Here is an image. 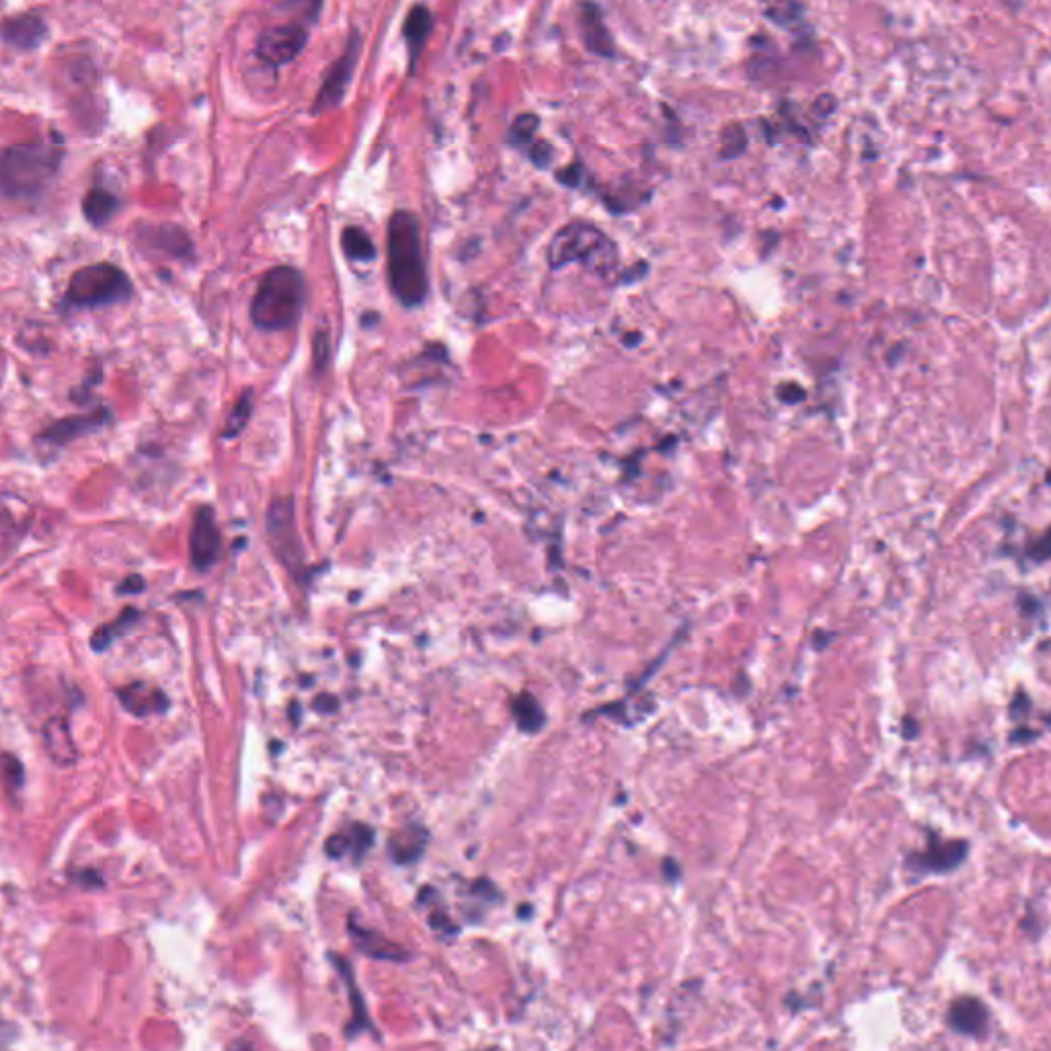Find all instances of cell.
I'll return each mask as SVG.
<instances>
[{
    "label": "cell",
    "mask_w": 1051,
    "mask_h": 1051,
    "mask_svg": "<svg viewBox=\"0 0 1051 1051\" xmlns=\"http://www.w3.org/2000/svg\"><path fill=\"white\" fill-rule=\"evenodd\" d=\"M386 267L393 296L405 306L423 304L430 292L427 265L421 247V226L413 212L397 210L386 228Z\"/></svg>",
    "instance_id": "cell-1"
},
{
    "label": "cell",
    "mask_w": 1051,
    "mask_h": 1051,
    "mask_svg": "<svg viewBox=\"0 0 1051 1051\" xmlns=\"http://www.w3.org/2000/svg\"><path fill=\"white\" fill-rule=\"evenodd\" d=\"M304 302L306 280L300 269L292 265H276L267 269L259 280L249 315L253 325L261 331H286L300 321Z\"/></svg>",
    "instance_id": "cell-2"
},
{
    "label": "cell",
    "mask_w": 1051,
    "mask_h": 1051,
    "mask_svg": "<svg viewBox=\"0 0 1051 1051\" xmlns=\"http://www.w3.org/2000/svg\"><path fill=\"white\" fill-rule=\"evenodd\" d=\"M64 150L52 142H23L7 146L0 165L3 196L7 200H33L56 177Z\"/></svg>",
    "instance_id": "cell-3"
},
{
    "label": "cell",
    "mask_w": 1051,
    "mask_h": 1051,
    "mask_svg": "<svg viewBox=\"0 0 1051 1051\" xmlns=\"http://www.w3.org/2000/svg\"><path fill=\"white\" fill-rule=\"evenodd\" d=\"M547 259L553 269L579 263L602 278H612L616 276L620 253L602 228L575 220L565 224L551 239Z\"/></svg>",
    "instance_id": "cell-4"
},
{
    "label": "cell",
    "mask_w": 1051,
    "mask_h": 1051,
    "mask_svg": "<svg viewBox=\"0 0 1051 1051\" xmlns=\"http://www.w3.org/2000/svg\"><path fill=\"white\" fill-rule=\"evenodd\" d=\"M132 282L126 271L113 263H91L74 271L64 300L74 308H101L132 298Z\"/></svg>",
    "instance_id": "cell-5"
},
{
    "label": "cell",
    "mask_w": 1051,
    "mask_h": 1051,
    "mask_svg": "<svg viewBox=\"0 0 1051 1051\" xmlns=\"http://www.w3.org/2000/svg\"><path fill=\"white\" fill-rule=\"evenodd\" d=\"M267 536L284 567L298 575L304 569V549L296 528L292 499H276L269 505Z\"/></svg>",
    "instance_id": "cell-6"
},
{
    "label": "cell",
    "mask_w": 1051,
    "mask_h": 1051,
    "mask_svg": "<svg viewBox=\"0 0 1051 1051\" xmlns=\"http://www.w3.org/2000/svg\"><path fill=\"white\" fill-rule=\"evenodd\" d=\"M969 856L967 840H945L939 834H930L926 848L912 850L906 859L908 871L914 875H947L959 869Z\"/></svg>",
    "instance_id": "cell-7"
},
{
    "label": "cell",
    "mask_w": 1051,
    "mask_h": 1051,
    "mask_svg": "<svg viewBox=\"0 0 1051 1051\" xmlns=\"http://www.w3.org/2000/svg\"><path fill=\"white\" fill-rule=\"evenodd\" d=\"M345 52L331 64V68L327 70L325 79H323V85L317 93V99L313 103V111L315 115L339 105L345 97V91L349 87V83H352V76L356 72V66H358V60H360V54H362V37L360 33L354 29L352 33H349L347 37V44L343 48Z\"/></svg>",
    "instance_id": "cell-8"
},
{
    "label": "cell",
    "mask_w": 1051,
    "mask_h": 1051,
    "mask_svg": "<svg viewBox=\"0 0 1051 1051\" xmlns=\"http://www.w3.org/2000/svg\"><path fill=\"white\" fill-rule=\"evenodd\" d=\"M308 42V29L300 23H284L265 29L255 46V56L269 66H286Z\"/></svg>",
    "instance_id": "cell-9"
},
{
    "label": "cell",
    "mask_w": 1051,
    "mask_h": 1051,
    "mask_svg": "<svg viewBox=\"0 0 1051 1051\" xmlns=\"http://www.w3.org/2000/svg\"><path fill=\"white\" fill-rule=\"evenodd\" d=\"M189 551H191L193 567L200 571H208L220 559L222 538L216 526V514L210 505H202V508L196 512V518H193L191 536H189Z\"/></svg>",
    "instance_id": "cell-10"
},
{
    "label": "cell",
    "mask_w": 1051,
    "mask_h": 1051,
    "mask_svg": "<svg viewBox=\"0 0 1051 1051\" xmlns=\"http://www.w3.org/2000/svg\"><path fill=\"white\" fill-rule=\"evenodd\" d=\"M947 1023L959 1035L982 1039L990 1027V1012L980 998L959 996L949 1004Z\"/></svg>",
    "instance_id": "cell-11"
},
{
    "label": "cell",
    "mask_w": 1051,
    "mask_h": 1051,
    "mask_svg": "<svg viewBox=\"0 0 1051 1051\" xmlns=\"http://www.w3.org/2000/svg\"><path fill=\"white\" fill-rule=\"evenodd\" d=\"M48 37L46 21L35 13H21L7 17L3 23V40L7 46L19 52H33L40 48Z\"/></svg>",
    "instance_id": "cell-12"
},
{
    "label": "cell",
    "mask_w": 1051,
    "mask_h": 1051,
    "mask_svg": "<svg viewBox=\"0 0 1051 1051\" xmlns=\"http://www.w3.org/2000/svg\"><path fill=\"white\" fill-rule=\"evenodd\" d=\"M140 239L150 247L163 251L169 257L185 259L193 253V243L187 232L177 224H148L140 230Z\"/></svg>",
    "instance_id": "cell-13"
},
{
    "label": "cell",
    "mask_w": 1051,
    "mask_h": 1051,
    "mask_svg": "<svg viewBox=\"0 0 1051 1051\" xmlns=\"http://www.w3.org/2000/svg\"><path fill=\"white\" fill-rule=\"evenodd\" d=\"M118 698L126 711H130L136 717L146 715H159L165 713L169 707L167 696L146 682H132L118 690Z\"/></svg>",
    "instance_id": "cell-14"
},
{
    "label": "cell",
    "mask_w": 1051,
    "mask_h": 1051,
    "mask_svg": "<svg viewBox=\"0 0 1051 1051\" xmlns=\"http://www.w3.org/2000/svg\"><path fill=\"white\" fill-rule=\"evenodd\" d=\"M105 421H109V413L107 411H95L91 415L66 417V419H60L54 425H50L48 430L42 434V440H46L50 444H56V446H64V444L72 442L74 438H81L85 434H91V432L99 430V427Z\"/></svg>",
    "instance_id": "cell-15"
},
{
    "label": "cell",
    "mask_w": 1051,
    "mask_h": 1051,
    "mask_svg": "<svg viewBox=\"0 0 1051 1051\" xmlns=\"http://www.w3.org/2000/svg\"><path fill=\"white\" fill-rule=\"evenodd\" d=\"M374 844V832L368 826L354 824L347 830L333 834L327 840V854L331 859H343V856H354L356 861L364 859V854Z\"/></svg>",
    "instance_id": "cell-16"
},
{
    "label": "cell",
    "mask_w": 1051,
    "mask_h": 1051,
    "mask_svg": "<svg viewBox=\"0 0 1051 1051\" xmlns=\"http://www.w3.org/2000/svg\"><path fill=\"white\" fill-rule=\"evenodd\" d=\"M44 746L52 762L58 766H72L79 758L68 721L64 717H54L44 725Z\"/></svg>",
    "instance_id": "cell-17"
},
{
    "label": "cell",
    "mask_w": 1051,
    "mask_h": 1051,
    "mask_svg": "<svg viewBox=\"0 0 1051 1051\" xmlns=\"http://www.w3.org/2000/svg\"><path fill=\"white\" fill-rule=\"evenodd\" d=\"M581 25H583V44L594 54L614 56V42L604 25L602 13L596 5L581 7Z\"/></svg>",
    "instance_id": "cell-18"
},
{
    "label": "cell",
    "mask_w": 1051,
    "mask_h": 1051,
    "mask_svg": "<svg viewBox=\"0 0 1051 1051\" xmlns=\"http://www.w3.org/2000/svg\"><path fill=\"white\" fill-rule=\"evenodd\" d=\"M434 29V17H432V11L423 7V5H415L409 13H407V19L403 23V37L407 42V50H409V62L411 66H415L427 37H430Z\"/></svg>",
    "instance_id": "cell-19"
},
{
    "label": "cell",
    "mask_w": 1051,
    "mask_h": 1051,
    "mask_svg": "<svg viewBox=\"0 0 1051 1051\" xmlns=\"http://www.w3.org/2000/svg\"><path fill=\"white\" fill-rule=\"evenodd\" d=\"M120 210V198L103 185L93 187L83 200V214L89 224L105 226Z\"/></svg>",
    "instance_id": "cell-20"
},
{
    "label": "cell",
    "mask_w": 1051,
    "mask_h": 1051,
    "mask_svg": "<svg viewBox=\"0 0 1051 1051\" xmlns=\"http://www.w3.org/2000/svg\"><path fill=\"white\" fill-rule=\"evenodd\" d=\"M329 959L337 965V969H339V973L343 976V980L347 982L349 1000H352V1006H354V1023H349V1025H347V1029H345L347 1035H349V1037H354L356 1031H364V1029H372V1031H374V1027H372V1023H370V1017H368V1012H366L364 998H362V996L358 994V990H356V980H354L352 967H349L347 961L339 959V957L333 955V953L329 955Z\"/></svg>",
    "instance_id": "cell-21"
},
{
    "label": "cell",
    "mask_w": 1051,
    "mask_h": 1051,
    "mask_svg": "<svg viewBox=\"0 0 1051 1051\" xmlns=\"http://www.w3.org/2000/svg\"><path fill=\"white\" fill-rule=\"evenodd\" d=\"M341 249L349 261L370 263L376 259V245L362 226H345L341 232Z\"/></svg>",
    "instance_id": "cell-22"
},
{
    "label": "cell",
    "mask_w": 1051,
    "mask_h": 1051,
    "mask_svg": "<svg viewBox=\"0 0 1051 1051\" xmlns=\"http://www.w3.org/2000/svg\"><path fill=\"white\" fill-rule=\"evenodd\" d=\"M423 846H425V832L421 828H405L388 840V850H391V856L401 865L415 861L417 856L423 852Z\"/></svg>",
    "instance_id": "cell-23"
},
{
    "label": "cell",
    "mask_w": 1051,
    "mask_h": 1051,
    "mask_svg": "<svg viewBox=\"0 0 1051 1051\" xmlns=\"http://www.w3.org/2000/svg\"><path fill=\"white\" fill-rule=\"evenodd\" d=\"M253 401H255V397H253V391L249 388V391H245L239 397L235 407L230 409V415H228V419L224 423V430H222V438L232 440V438H237L245 430L249 419H251V413H253Z\"/></svg>",
    "instance_id": "cell-24"
},
{
    "label": "cell",
    "mask_w": 1051,
    "mask_h": 1051,
    "mask_svg": "<svg viewBox=\"0 0 1051 1051\" xmlns=\"http://www.w3.org/2000/svg\"><path fill=\"white\" fill-rule=\"evenodd\" d=\"M349 930H352V934H354V941H370L372 943V945L364 947L366 955H372V957H378V959H399V955L395 953L397 947L388 943L386 939H382L380 934L370 932L366 928H356L354 922L349 924Z\"/></svg>",
    "instance_id": "cell-25"
},
{
    "label": "cell",
    "mask_w": 1051,
    "mask_h": 1051,
    "mask_svg": "<svg viewBox=\"0 0 1051 1051\" xmlns=\"http://www.w3.org/2000/svg\"><path fill=\"white\" fill-rule=\"evenodd\" d=\"M538 126H540V118H538L536 113H522V115H518V118L512 124V128H510L512 144H516V146L530 144L534 140V134H536Z\"/></svg>",
    "instance_id": "cell-26"
},
{
    "label": "cell",
    "mask_w": 1051,
    "mask_h": 1051,
    "mask_svg": "<svg viewBox=\"0 0 1051 1051\" xmlns=\"http://www.w3.org/2000/svg\"><path fill=\"white\" fill-rule=\"evenodd\" d=\"M136 614H138L136 610H126V612L118 618V622H113V625H107V627H103V629H97V633L93 635V641H91L93 649L103 651V649H105L115 637L122 635V631H124V629L130 625V622L136 618Z\"/></svg>",
    "instance_id": "cell-27"
},
{
    "label": "cell",
    "mask_w": 1051,
    "mask_h": 1051,
    "mask_svg": "<svg viewBox=\"0 0 1051 1051\" xmlns=\"http://www.w3.org/2000/svg\"><path fill=\"white\" fill-rule=\"evenodd\" d=\"M1025 557L1035 565H1041L1051 559V528H1047L1039 536L1029 538V542L1025 544Z\"/></svg>",
    "instance_id": "cell-28"
},
{
    "label": "cell",
    "mask_w": 1051,
    "mask_h": 1051,
    "mask_svg": "<svg viewBox=\"0 0 1051 1051\" xmlns=\"http://www.w3.org/2000/svg\"><path fill=\"white\" fill-rule=\"evenodd\" d=\"M721 140H723L721 154H723L725 159H729V157L733 159V157H737V154H742L744 148H746V144H748V140H746V132L742 130V126H737V124L731 126V128H727V130L723 132Z\"/></svg>",
    "instance_id": "cell-29"
},
{
    "label": "cell",
    "mask_w": 1051,
    "mask_h": 1051,
    "mask_svg": "<svg viewBox=\"0 0 1051 1051\" xmlns=\"http://www.w3.org/2000/svg\"><path fill=\"white\" fill-rule=\"evenodd\" d=\"M329 356H331V339H329V333L321 329L313 337V362H315L317 374H321L327 368Z\"/></svg>",
    "instance_id": "cell-30"
},
{
    "label": "cell",
    "mask_w": 1051,
    "mask_h": 1051,
    "mask_svg": "<svg viewBox=\"0 0 1051 1051\" xmlns=\"http://www.w3.org/2000/svg\"><path fill=\"white\" fill-rule=\"evenodd\" d=\"M5 781L7 785L19 789L23 785V766L11 754H5Z\"/></svg>",
    "instance_id": "cell-31"
},
{
    "label": "cell",
    "mask_w": 1051,
    "mask_h": 1051,
    "mask_svg": "<svg viewBox=\"0 0 1051 1051\" xmlns=\"http://www.w3.org/2000/svg\"><path fill=\"white\" fill-rule=\"evenodd\" d=\"M1031 711V700L1025 694V690H1019L1010 703V717L1012 719H1023Z\"/></svg>",
    "instance_id": "cell-32"
},
{
    "label": "cell",
    "mask_w": 1051,
    "mask_h": 1051,
    "mask_svg": "<svg viewBox=\"0 0 1051 1051\" xmlns=\"http://www.w3.org/2000/svg\"><path fill=\"white\" fill-rule=\"evenodd\" d=\"M778 397H781L787 403H797V401L805 399V393H803L801 386H797L793 382H787V384H783L781 388H778Z\"/></svg>",
    "instance_id": "cell-33"
},
{
    "label": "cell",
    "mask_w": 1051,
    "mask_h": 1051,
    "mask_svg": "<svg viewBox=\"0 0 1051 1051\" xmlns=\"http://www.w3.org/2000/svg\"><path fill=\"white\" fill-rule=\"evenodd\" d=\"M144 590V579L134 575V577H128L122 586H120V594H138Z\"/></svg>",
    "instance_id": "cell-34"
},
{
    "label": "cell",
    "mask_w": 1051,
    "mask_h": 1051,
    "mask_svg": "<svg viewBox=\"0 0 1051 1051\" xmlns=\"http://www.w3.org/2000/svg\"><path fill=\"white\" fill-rule=\"evenodd\" d=\"M1035 737H1037V733H1035L1033 729H1029V727H1019V729H1015V731L1010 733V742H1012V744H1017V742H1019V744H1027V742H1031V739H1035Z\"/></svg>",
    "instance_id": "cell-35"
},
{
    "label": "cell",
    "mask_w": 1051,
    "mask_h": 1051,
    "mask_svg": "<svg viewBox=\"0 0 1051 1051\" xmlns=\"http://www.w3.org/2000/svg\"><path fill=\"white\" fill-rule=\"evenodd\" d=\"M1019 606L1023 610V614H1033V610L1039 608V600L1031 594H1021L1019 596Z\"/></svg>",
    "instance_id": "cell-36"
},
{
    "label": "cell",
    "mask_w": 1051,
    "mask_h": 1051,
    "mask_svg": "<svg viewBox=\"0 0 1051 1051\" xmlns=\"http://www.w3.org/2000/svg\"><path fill=\"white\" fill-rule=\"evenodd\" d=\"M918 731H920L918 721L912 719V717H904V721H902V735L906 739H914L918 735Z\"/></svg>",
    "instance_id": "cell-37"
},
{
    "label": "cell",
    "mask_w": 1051,
    "mask_h": 1051,
    "mask_svg": "<svg viewBox=\"0 0 1051 1051\" xmlns=\"http://www.w3.org/2000/svg\"><path fill=\"white\" fill-rule=\"evenodd\" d=\"M226 1051H255V1047L249 1041H245V1039H237L235 1043H230V1047Z\"/></svg>",
    "instance_id": "cell-38"
},
{
    "label": "cell",
    "mask_w": 1051,
    "mask_h": 1051,
    "mask_svg": "<svg viewBox=\"0 0 1051 1051\" xmlns=\"http://www.w3.org/2000/svg\"><path fill=\"white\" fill-rule=\"evenodd\" d=\"M637 341H641V335H635V337L629 335V337H625V343H637Z\"/></svg>",
    "instance_id": "cell-39"
},
{
    "label": "cell",
    "mask_w": 1051,
    "mask_h": 1051,
    "mask_svg": "<svg viewBox=\"0 0 1051 1051\" xmlns=\"http://www.w3.org/2000/svg\"><path fill=\"white\" fill-rule=\"evenodd\" d=\"M1047 481H1049V483H1051V473H1049V475H1047Z\"/></svg>",
    "instance_id": "cell-40"
}]
</instances>
